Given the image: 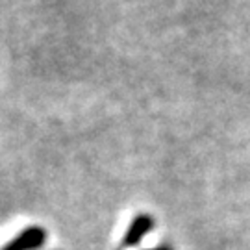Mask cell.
Masks as SVG:
<instances>
[{
    "instance_id": "obj_1",
    "label": "cell",
    "mask_w": 250,
    "mask_h": 250,
    "mask_svg": "<svg viewBox=\"0 0 250 250\" xmlns=\"http://www.w3.org/2000/svg\"><path fill=\"white\" fill-rule=\"evenodd\" d=\"M45 243V230L41 228H28L24 232H21L11 243H8L2 250H34L41 247Z\"/></svg>"
},
{
    "instance_id": "obj_2",
    "label": "cell",
    "mask_w": 250,
    "mask_h": 250,
    "mask_svg": "<svg viewBox=\"0 0 250 250\" xmlns=\"http://www.w3.org/2000/svg\"><path fill=\"white\" fill-rule=\"evenodd\" d=\"M152 219L148 215H139V217H135L134 223L130 224V228H128V232L125 235V245L126 247H135L137 243L143 239L146 233L152 230Z\"/></svg>"
},
{
    "instance_id": "obj_3",
    "label": "cell",
    "mask_w": 250,
    "mask_h": 250,
    "mask_svg": "<svg viewBox=\"0 0 250 250\" xmlns=\"http://www.w3.org/2000/svg\"><path fill=\"white\" fill-rule=\"evenodd\" d=\"M154 250H169V249H165V247H161V249H154Z\"/></svg>"
}]
</instances>
